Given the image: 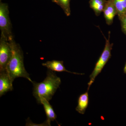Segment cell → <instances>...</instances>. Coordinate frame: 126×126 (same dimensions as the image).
Returning a JSON list of instances; mask_svg holds the SVG:
<instances>
[{"mask_svg": "<svg viewBox=\"0 0 126 126\" xmlns=\"http://www.w3.org/2000/svg\"><path fill=\"white\" fill-rule=\"evenodd\" d=\"M11 49V55L6 67V70L12 81L15 79L23 78L33 82L29 74L26 70L24 65V55L22 50L19 44L16 43L14 38L9 41Z\"/></svg>", "mask_w": 126, "mask_h": 126, "instance_id": "6da1fadb", "label": "cell"}, {"mask_svg": "<svg viewBox=\"0 0 126 126\" xmlns=\"http://www.w3.org/2000/svg\"><path fill=\"white\" fill-rule=\"evenodd\" d=\"M33 95L39 103L40 99L44 98L50 101L61 84V79L53 71H47L44 80L40 83L33 82Z\"/></svg>", "mask_w": 126, "mask_h": 126, "instance_id": "7a4b0ae2", "label": "cell"}, {"mask_svg": "<svg viewBox=\"0 0 126 126\" xmlns=\"http://www.w3.org/2000/svg\"><path fill=\"white\" fill-rule=\"evenodd\" d=\"M110 32L109 31L108 39L106 38L103 34L106 40L105 47L100 58L96 63L94 70L90 76V80L88 83V91L89 89L90 86L93 83L96 77L101 72L104 67L111 56V51L112 49L113 44H110Z\"/></svg>", "mask_w": 126, "mask_h": 126, "instance_id": "3957f363", "label": "cell"}, {"mask_svg": "<svg viewBox=\"0 0 126 126\" xmlns=\"http://www.w3.org/2000/svg\"><path fill=\"white\" fill-rule=\"evenodd\" d=\"M8 4L0 3V29L1 31V36L9 41L14 38L12 29V26L9 16Z\"/></svg>", "mask_w": 126, "mask_h": 126, "instance_id": "277c9868", "label": "cell"}, {"mask_svg": "<svg viewBox=\"0 0 126 126\" xmlns=\"http://www.w3.org/2000/svg\"><path fill=\"white\" fill-rule=\"evenodd\" d=\"M11 55L10 42L1 36L0 39V72L6 69Z\"/></svg>", "mask_w": 126, "mask_h": 126, "instance_id": "5b68a950", "label": "cell"}, {"mask_svg": "<svg viewBox=\"0 0 126 126\" xmlns=\"http://www.w3.org/2000/svg\"><path fill=\"white\" fill-rule=\"evenodd\" d=\"M13 82L6 69L0 72V97L13 90Z\"/></svg>", "mask_w": 126, "mask_h": 126, "instance_id": "8992f818", "label": "cell"}, {"mask_svg": "<svg viewBox=\"0 0 126 126\" xmlns=\"http://www.w3.org/2000/svg\"><path fill=\"white\" fill-rule=\"evenodd\" d=\"M103 12L106 23L109 25H111L114 17L117 15V10L113 0H107Z\"/></svg>", "mask_w": 126, "mask_h": 126, "instance_id": "52a82bcc", "label": "cell"}, {"mask_svg": "<svg viewBox=\"0 0 126 126\" xmlns=\"http://www.w3.org/2000/svg\"><path fill=\"white\" fill-rule=\"evenodd\" d=\"M42 65L47 67L48 69L53 72H65L71 73L75 74L83 75V74L72 72L68 71L65 69L63 65V61L58 60H52V61H47L45 63H43Z\"/></svg>", "mask_w": 126, "mask_h": 126, "instance_id": "ba28073f", "label": "cell"}, {"mask_svg": "<svg viewBox=\"0 0 126 126\" xmlns=\"http://www.w3.org/2000/svg\"><path fill=\"white\" fill-rule=\"evenodd\" d=\"M39 103L43 105L47 116V119L46 122L48 126H50L51 122L54 121L57 117L53 109L49 102V101H47L45 98H41Z\"/></svg>", "mask_w": 126, "mask_h": 126, "instance_id": "9c48e42d", "label": "cell"}, {"mask_svg": "<svg viewBox=\"0 0 126 126\" xmlns=\"http://www.w3.org/2000/svg\"><path fill=\"white\" fill-rule=\"evenodd\" d=\"M89 103L88 91L85 93L81 94L79 97L78 104L76 110L79 113L84 114L86 111Z\"/></svg>", "mask_w": 126, "mask_h": 126, "instance_id": "30bf717a", "label": "cell"}, {"mask_svg": "<svg viewBox=\"0 0 126 126\" xmlns=\"http://www.w3.org/2000/svg\"><path fill=\"white\" fill-rule=\"evenodd\" d=\"M107 0H89L91 9L94 11L96 16H99L103 11Z\"/></svg>", "mask_w": 126, "mask_h": 126, "instance_id": "8fae6325", "label": "cell"}, {"mask_svg": "<svg viewBox=\"0 0 126 126\" xmlns=\"http://www.w3.org/2000/svg\"><path fill=\"white\" fill-rule=\"evenodd\" d=\"M70 0H52V1L59 6L63 9L65 15L67 16H69L71 14Z\"/></svg>", "mask_w": 126, "mask_h": 126, "instance_id": "7c38bea8", "label": "cell"}, {"mask_svg": "<svg viewBox=\"0 0 126 126\" xmlns=\"http://www.w3.org/2000/svg\"><path fill=\"white\" fill-rule=\"evenodd\" d=\"M118 17L126 15V0H113Z\"/></svg>", "mask_w": 126, "mask_h": 126, "instance_id": "4fadbf2b", "label": "cell"}, {"mask_svg": "<svg viewBox=\"0 0 126 126\" xmlns=\"http://www.w3.org/2000/svg\"><path fill=\"white\" fill-rule=\"evenodd\" d=\"M121 22L122 30L126 35V15L119 17Z\"/></svg>", "mask_w": 126, "mask_h": 126, "instance_id": "5bb4252c", "label": "cell"}, {"mask_svg": "<svg viewBox=\"0 0 126 126\" xmlns=\"http://www.w3.org/2000/svg\"><path fill=\"white\" fill-rule=\"evenodd\" d=\"M124 73H125L126 74V65H125V67H124Z\"/></svg>", "mask_w": 126, "mask_h": 126, "instance_id": "9a60e30c", "label": "cell"}, {"mask_svg": "<svg viewBox=\"0 0 126 126\" xmlns=\"http://www.w3.org/2000/svg\"><path fill=\"white\" fill-rule=\"evenodd\" d=\"M2 0H0V2L1 1H2Z\"/></svg>", "mask_w": 126, "mask_h": 126, "instance_id": "2e32d148", "label": "cell"}]
</instances>
